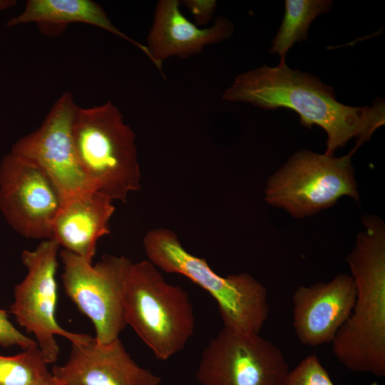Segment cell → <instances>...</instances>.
<instances>
[{
  "instance_id": "6da1fadb",
  "label": "cell",
  "mask_w": 385,
  "mask_h": 385,
  "mask_svg": "<svg viewBox=\"0 0 385 385\" xmlns=\"http://www.w3.org/2000/svg\"><path fill=\"white\" fill-rule=\"evenodd\" d=\"M222 98L265 108H287L299 115L303 125H317L327 135L325 154L334 152L353 138L356 151L384 124L382 100L371 106L353 107L337 101L333 88L310 73L290 68L281 58L277 66H262L238 76Z\"/></svg>"
},
{
  "instance_id": "7a4b0ae2",
  "label": "cell",
  "mask_w": 385,
  "mask_h": 385,
  "mask_svg": "<svg viewBox=\"0 0 385 385\" xmlns=\"http://www.w3.org/2000/svg\"><path fill=\"white\" fill-rule=\"evenodd\" d=\"M363 230L346 257L356 287L349 317L332 342L337 359L349 370L385 376V225L363 217Z\"/></svg>"
},
{
  "instance_id": "3957f363",
  "label": "cell",
  "mask_w": 385,
  "mask_h": 385,
  "mask_svg": "<svg viewBox=\"0 0 385 385\" xmlns=\"http://www.w3.org/2000/svg\"><path fill=\"white\" fill-rule=\"evenodd\" d=\"M148 260L168 272L182 274L207 291L217 304L225 328L260 334L270 314L266 287L247 273L222 277L205 259L188 252L177 235L166 228L143 238Z\"/></svg>"
},
{
  "instance_id": "277c9868",
  "label": "cell",
  "mask_w": 385,
  "mask_h": 385,
  "mask_svg": "<svg viewBox=\"0 0 385 385\" xmlns=\"http://www.w3.org/2000/svg\"><path fill=\"white\" fill-rule=\"evenodd\" d=\"M73 136L79 164L96 190L125 202L140 189L135 135L112 102L78 106Z\"/></svg>"
},
{
  "instance_id": "5b68a950",
  "label": "cell",
  "mask_w": 385,
  "mask_h": 385,
  "mask_svg": "<svg viewBox=\"0 0 385 385\" xmlns=\"http://www.w3.org/2000/svg\"><path fill=\"white\" fill-rule=\"evenodd\" d=\"M123 301L127 324L159 360L181 351L193 334L195 320L187 292L167 282L149 260L130 264Z\"/></svg>"
},
{
  "instance_id": "8992f818",
  "label": "cell",
  "mask_w": 385,
  "mask_h": 385,
  "mask_svg": "<svg viewBox=\"0 0 385 385\" xmlns=\"http://www.w3.org/2000/svg\"><path fill=\"white\" fill-rule=\"evenodd\" d=\"M349 154L339 158L302 150L294 153L268 180L265 200L297 218L334 205L349 196L359 200Z\"/></svg>"
},
{
  "instance_id": "52a82bcc",
  "label": "cell",
  "mask_w": 385,
  "mask_h": 385,
  "mask_svg": "<svg viewBox=\"0 0 385 385\" xmlns=\"http://www.w3.org/2000/svg\"><path fill=\"white\" fill-rule=\"evenodd\" d=\"M60 245L55 239L44 240L33 250H25L21 257L27 270L24 279L14 287L11 312L16 322L36 338L48 364L56 361L60 350L56 335L71 344H84L93 339L86 334L62 328L56 317L58 301L56 272Z\"/></svg>"
},
{
  "instance_id": "ba28073f",
  "label": "cell",
  "mask_w": 385,
  "mask_h": 385,
  "mask_svg": "<svg viewBox=\"0 0 385 385\" xmlns=\"http://www.w3.org/2000/svg\"><path fill=\"white\" fill-rule=\"evenodd\" d=\"M59 255L65 294L93 323L95 339L108 343L118 338L128 325L123 291L132 262L124 256L105 255L93 265L63 249Z\"/></svg>"
},
{
  "instance_id": "9c48e42d",
  "label": "cell",
  "mask_w": 385,
  "mask_h": 385,
  "mask_svg": "<svg viewBox=\"0 0 385 385\" xmlns=\"http://www.w3.org/2000/svg\"><path fill=\"white\" fill-rule=\"evenodd\" d=\"M289 371L274 344L223 327L204 349L195 377L202 385H284Z\"/></svg>"
},
{
  "instance_id": "30bf717a",
  "label": "cell",
  "mask_w": 385,
  "mask_h": 385,
  "mask_svg": "<svg viewBox=\"0 0 385 385\" xmlns=\"http://www.w3.org/2000/svg\"><path fill=\"white\" fill-rule=\"evenodd\" d=\"M63 197L38 166L12 153L0 163V210L26 238L53 239V226Z\"/></svg>"
},
{
  "instance_id": "8fae6325",
  "label": "cell",
  "mask_w": 385,
  "mask_h": 385,
  "mask_svg": "<svg viewBox=\"0 0 385 385\" xmlns=\"http://www.w3.org/2000/svg\"><path fill=\"white\" fill-rule=\"evenodd\" d=\"M78 108L72 93L65 92L41 125L18 140L11 150L41 169L57 186L63 200L96 190L83 173L75 149L73 124Z\"/></svg>"
},
{
  "instance_id": "7c38bea8",
  "label": "cell",
  "mask_w": 385,
  "mask_h": 385,
  "mask_svg": "<svg viewBox=\"0 0 385 385\" xmlns=\"http://www.w3.org/2000/svg\"><path fill=\"white\" fill-rule=\"evenodd\" d=\"M356 294L354 279L345 273L297 287L292 296L293 327L299 342L309 346L332 343L351 313Z\"/></svg>"
},
{
  "instance_id": "4fadbf2b",
  "label": "cell",
  "mask_w": 385,
  "mask_h": 385,
  "mask_svg": "<svg viewBox=\"0 0 385 385\" xmlns=\"http://www.w3.org/2000/svg\"><path fill=\"white\" fill-rule=\"evenodd\" d=\"M51 374L66 385H160L161 379L140 366L118 338L71 344L69 357Z\"/></svg>"
},
{
  "instance_id": "5bb4252c",
  "label": "cell",
  "mask_w": 385,
  "mask_h": 385,
  "mask_svg": "<svg viewBox=\"0 0 385 385\" xmlns=\"http://www.w3.org/2000/svg\"><path fill=\"white\" fill-rule=\"evenodd\" d=\"M180 4L178 0H160L155 7L146 47L160 72L163 60L197 54L204 46L220 42L233 33L232 24L224 17L217 18L208 28H200L185 17Z\"/></svg>"
},
{
  "instance_id": "9a60e30c",
  "label": "cell",
  "mask_w": 385,
  "mask_h": 385,
  "mask_svg": "<svg viewBox=\"0 0 385 385\" xmlns=\"http://www.w3.org/2000/svg\"><path fill=\"white\" fill-rule=\"evenodd\" d=\"M113 201L92 190L63 200L53 226L60 247L91 262L100 238L111 233Z\"/></svg>"
},
{
  "instance_id": "2e32d148",
  "label": "cell",
  "mask_w": 385,
  "mask_h": 385,
  "mask_svg": "<svg viewBox=\"0 0 385 385\" xmlns=\"http://www.w3.org/2000/svg\"><path fill=\"white\" fill-rule=\"evenodd\" d=\"M36 23L43 27H65L81 23L97 26L129 41L151 60L146 46L130 38L118 30L98 4L91 0H28L23 11L7 21V26Z\"/></svg>"
},
{
  "instance_id": "e0dca14e",
  "label": "cell",
  "mask_w": 385,
  "mask_h": 385,
  "mask_svg": "<svg viewBox=\"0 0 385 385\" xmlns=\"http://www.w3.org/2000/svg\"><path fill=\"white\" fill-rule=\"evenodd\" d=\"M284 4V18L270 51L283 59L295 43L307 39L311 23L330 10L332 1L286 0Z\"/></svg>"
},
{
  "instance_id": "ac0fdd59",
  "label": "cell",
  "mask_w": 385,
  "mask_h": 385,
  "mask_svg": "<svg viewBox=\"0 0 385 385\" xmlns=\"http://www.w3.org/2000/svg\"><path fill=\"white\" fill-rule=\"evenodd\" d=\"M38 346L14 356L0 355V385H36L49 373Z\"/></svg>"
},
{
  "instance_id": "d6986e66",
  "label": "cell",
  "mask_w": 385,
  "mask_h": 385,
  "mask_svg": "<svg viewBox=\"0 0 385 385\" xmlns=\"http://www.w3.org/2000/svg\"><path fill=\"white\" fill-rule=\"evenodd\" d=\"M284 385L334 384L317 356L309 354L289 370Z\"/></svg>"
},
{
  "instance_id": "ffe728a7",
  "label": "cell",
  "mask_w": 385,
  "mask_h": 385,
  "mask_svg": "<svg viewBox=\"0 0 385 385\" xmlns=\"http://www.w3.org/2000/svg\"><path fill=\"white\" fill-rule=\"evenodd\" d=\"M0 346L3 348L17 346L25 350L38 345L36 340L18 330L9 320L6 312L0 309Z\"/></svg>"
},
{
  "instance_id": "44dd1931",
  "label": "cell",
  "mask_w": 385,
  "mask_h": 385,
  "mask_svg": "<svg viewBox=\"0 0 385 385\" xmlns=\"http://www.w3.org/2000/svg\"><path fill=\"white\" fill-rule=\"evenodd\" d=\"M181 4L191 12L198 26H205L211 21L217 6L215 0H185Z\"/></svg>"
},
{
  "instance_id": "7402d4cb",
  "label": "cell",
  "mask_w": 385,
  "mask_h": 385,
  "mask_svg": "<svg viewBox=\"0 0 385 385\" xmlns=\"http://www.w3.org/2000/svg\"><path fill=\"white\" fill-rule=\"evenodd\" d=\"M36 385H66L56 379L51 372L47 374Z\"/></svg>"
},
{
  "instance_id": "603a6c76",
  "label": "cell",
  "mask_w": 385,
  "mask_h": 385,
  "mask_svg": "<svg viewBox=\"0 0 385 385\" xmlns=\"http://www.w3.org/2000/svg\"><path fill=\"white\" fill-rule=\"evenodd\" d=\"M16 4L15 0H0V11L8 9Z\"/></svg>"
}]
</instances>
